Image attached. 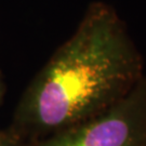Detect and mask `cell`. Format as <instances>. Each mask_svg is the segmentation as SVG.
I'll use <instances>...</instances> for the list:
<instances>
[{"instance_id":"1","label":"cell","mask_w":146,"mask_h":146,"mask_svg":"<svg viewBox=\"0 0 146 146\" xmlns=\"http://www.w3.org/2000/svg\"><path fill=\"white\" fill-rule=\"evenodd\" d=\"M146 76L145 62L119 13L92 1L78 26L27 86L8 131L22 143L99 115Z\"/></svg>"},{"instance_id":"2","label":"cell","mask_w":146,"mask_h":146,"mask_svg":"<svg viewBox=\"0 0 146 146\" xmlns=\"http://www.w3.org/2000/svg\"><path fill=\"white\" fill-rule=\"evenodd\" d=\"M24 146H146V76L99 115Z\"/></svg>"},{"instance_id":"3","label":"cell","mask_w":146,"mask_h":146,"mask_svg":"<svg viewBox=\"0 0 146 146\" xmlns=\"http://www.w3.org/2000/svg\"><path fill=\"white\" fill-rule=\"evenodd\" d=\"M0 146H24V143L17 140L8 130H0Z\"/></svg>"},{"instance_id":"4","label":"cell","mask_w":146,"mask_h":146,"mask_svg":"<svg viewBox=\"0 0 146 146\" xmlns=\"http://www.w3.org/2000/svg\"><path fill=\"white\" fill-rule=\"evenodd\" d=\"M3 94H5V84H3V80L1 78V75H0V103L2 101Z\"/></svg>"}]
</instances>
